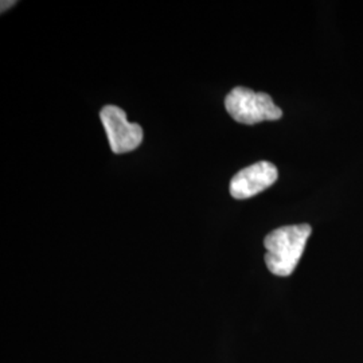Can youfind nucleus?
<instances>
[{
  "label": "nucleus",
  "instance_id": "nucleus-1",
  "mask_svg": "<svg viewBox=\"0 0 363 363\" xmlns=\"http://www.w3.org/2000/svg\"><path fill=\"white\" fill-rule=\"evenodd\" d=\"M312 229L307 223L283 226L268 234L264 240L268 269L280 277L291 276L298 267Z\"/></svg>",
  "mask_w": 363,
  "mask_h": 363
},
{
  "label": "nucleus",
  "instance_id": "nucleus-2",
  "mask_svg": "<svg viewBox=\"0 0 363 363\" xmlns=\"http://www.w3.org/2000/svg\"><path fill=\"white\" fill-rule=\"evenodd\" d=\"M225 108L232 118L245 125L273 121L283 116L281 109L273 103L269 94L257 93L242 86L234 88L226 96Z\"/></svg>",
  "mask_w": 363,
  "mask_h": 363
},
{
  "label": "nucleus",
  "instance_id": "nucleus-3",
  "mask_svg": "<svg viewBox=\"0 0 363 363\" xmlns=\"http://www.w3.org/2000/svg\"><path fill=\"white\" fill-rule=\"evenodd\" d=\"M100 118L104 125L111 150L115 154H127L136 150L143 142V128L127 120L125 112L116 105H106Z\"/></svg>",
  "mask_w": 363,
  "mask_h": 363
},
{
  "label": "nucleus",
  "instance_id": "nucleus-4",
  "mask_svg": "<svg viewBox=\"0 0 363 363\" xmlns=\"http://www.w3.org/2000/svg\"><path fill=\"white\" fill-rule=\"evenodd\" d=\"M279 172L269 162H259L237 172L230 181V195L234 199H247L259 194L277 181Z\"/></svg>",
  "mask_w": 363,
  "mask_h": 363
},
{
  "label": "nucleus",
  "instance_id": "nucleus-5",
  "mask_svg": "<svg viewBox=\"0 0 363 363\" xmlns=\"http://www.w3.org/2000/svg\"><path fill=\"white\" fill-rule=\"evenodd\" d=\"M13 4H15V1H1V13H4L6 10H9Z\"/></svg>",
  "mask_w": 363,
  "mask_h": 363
}]
</instances>
